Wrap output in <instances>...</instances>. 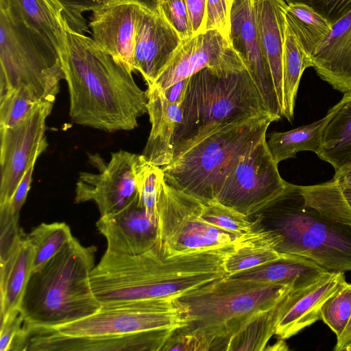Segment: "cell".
<instances>
[{"mask_svg":"<svg viewBox=\"0 0 351 351\" xmlns=\"http://www.w3.org/2000/svg\"><path fill=\"white\" fill-rule=\"evenodd\" d=\"M254 215L252 227L266 232L278 252L306 258L330 271H351V209L333 178L308 186L287 182Z\"/></svg>","mask_w":351,"mask_h":351,"instance_id":"obj_1","label":"cell"},{"mask_svg":"<svg viewBox=\"0 0 351 351\" xmlns=\"http://www.w3.org/2000/svg\"><path fill=\"white\" fill-rule=\"evenodd\" d=\"M241 240L178 254L158 239L140 254L106 250L90 272V286L101 304L176 298L225 278L224 260Z\"/></svg>","mask_w":351,"mask_h":351,"instance_id":"obj_2","label":"cell"},{"mask_svg":"<svg viewBox=\"0 0 351 351\" xmlns=\"http://www.w3.org/2000/svg\"><path fill=\"white\" fill-rule=\"evenodd\" d=\"M64 29L65 50L60 60L72 121L108 132L134 129L138 118L147 112V92L93 38L72 29L65 19Z\"/></svg>","mask_w":351,"mask_h":351,"instance_id":"obj_3","label":"cell"},{"mask_svg":"<svg viewBox=\"0 0 351 351\" xmlns=\"http://www.w3.org/2000/svg\"><path fill=\"white\" fill-rule=\"evenodd\" d=\"M96 251L95 246H84L73 237L32 272L20 309L27 339L32 332L73 322L100 308L90 283Z\"/></svg>","mask_w":351,"mask_h":351,"instance_id":"obj_4","label":"cell"},{"mask_svg":"<svg viewBox=\"0 0 351 351\" xmlns=\"http://www.w3.org/2000/svg\"><path fill=\"white\" fill-rule=\"evenodd\" d=\"M182 108L173 159L216 130L269 113L247 68H205L196 73L190 77Z\"/></svg>","mask_w":351,"mask_h":351,"instance_id":"obj_5","label":"cell"},{"mask_svg":"<svg viewBox=\"0 0 351 351\" xmlns=\"http://www.w3.org/2000/svg\"><path fill=\"white\" fill-rule=\"evenodd\" d=\"M279 119L267 113L209 134L160 167L164 180L204 204L214 201L230 168Z\"/></svg>","mask_w":351,"mask_h":351,"instance_id":"obj_6","label":"cell"},{"mask_svg":"<svg viewBox=\"0 0 351 351\" xmlns=\"http://www.w3.org/2000/svg\"><path fill=\"white\" fill-rule=\"evenodd\" d=\"M293 289L288 285L234 280L226 276L176 298L188 324L214 340L213 351L225 350L228 340L258 313L277 304Z\"/></svg>","mask_w":351,"mask_h":351,"instance_id":"obj_7","label":"cell"},{"mask_svg":"<svg viewBox=\"0 0 351 351\" xmlns=\"http://www.w3.org/2000/svg\"><path fill=\"white\" fill-rule=\"evenodd\" d=\"M0 29V95L21 90L35 103H54L65 80L58 53L6 8Z\"/></svg>","mask_w":351,"mask_h":351,"instance_id":"obj_8","label":"cell"},{"mask_svg":"<svg viewBox=\"0 0 351 351\" xmlns=\"http://www.w3.org/2000/svg\"><path fill=\"white\" fill-rule=\"evenodd\" d=\"M188 324L175 298L101 304L95 313L73 322L32 332L66 337H114L154 330H175Z\"/></svg>","mask_w":351,"mask_h":351,"instance_id":"obj_9","label":"cell"},{"mask_svg":"<svg viewBox=\"0 0 351 351\" xmlns=\"http://www.w3.org/2000/svg\"><path fill=\"white\" fill-rule=\"evenodd\" d=\"M202 202L161 178L156 204L158 239L171 254L204 250L241 240L238 234L215 227L200 217Z\"/></svg>","mask_w":351,"mask_h":351,"instance_id":"obj_10","label":"cell"},{"mask_svg":"<svg viewBox=\"0 0 351 351\" xmlns=\"http://www.w3.org/2000/svg\"><path fill=\"white\" fill-rule=\"evenodd\" d=\"M287 184L269 152L265 135L230 168L214 201L250 217L278 197Z\"/></svg>","mask_w":351,"mask_h":351,"instance_id":"obj_11","label":"cell"},{"mask_svg":"<svg viewBox=\"0 0 351 351\" xmlns=\"http://www.w3.org/2000/svg\"><path fill=\"white\" fill-rule=\"evenodd\" d=\"M97 173L80 172L76 182V203L93 201L100 216L116 213L139 193L142 174L147 161L143 155L124 150L112 153L106 165L98 155L90 156Z\"/></svg>","mask_w":351,"mask_h":351,"instance_id":"obj_12","label":"cell"},{"mask_svg":"<svg viewBox=\"0 0 351 351\" xmlns=\"http://www.w3.org/2000/svg\"><path fill=\"white\" fill-rule=\"evenodd\" d=\"M54 103L38 104L10 128H0V205L12 198L25 172L45 150L46 119Z\"/></svg>","mask_w":351,"mask_h":351,"instance_id":"obj_13","label":"cell"},{"mask_svg":"<svg viewBox=\"0 0 351 351\" xmlns=\"http://www.w3.org/2000/svg\"><path fill=\"white\" fill-rule=\"evenodd\" d=\"M205 68L241 69L246 66L233 48L231 40L219 31L210 29L182 41L166 66L150 85L165 89Z\"/></svg>","mask_w":351,"mask_h":351,"instance_id":"obj_14","label":"cell"},{"mask_svg":"<svg viewBox=\"0 0 351 351\" xmlns=\"http://www.w3.org/2000/svg\"><path fill=\"white\" fill-rule=\"evenodd\" d=\"M230 38L256 84L266 109L280 119L281 109L272 75L258 40L252 0H234Z\"/></svg>","mask_w":351,"mask_h":351,"instance_id":"obj_15","label":"cell"},{"mask_svg":"<svg viewBox=\"0 0 351 351\" xmlns=\"http://www.w3.org/2000/svg\"><path fill=\"white\" fill-rule=\"evenodd\" d=\"M143 3L138 0H123L96 9L93 11L89 23L97 45L130 73L136 71L135 35Z\"/></svg>","mask_w":351,"mask_h":351,"instance_id":"obj_16","label":"cell"},{"mask_svg":"<svg viewBox=\"0 0 351 351\" xmlns=\"http://www.w3.org/2000/svg\"><path fill=\"white\" fill-rule=\"evenodd\" d=\"M181 43L176 29L157 10L143 3L136 29L134 62L147 86L154 82Z\"/></svg>","mask_w":351,"mask_h":351,"instance_id":"obj_17","label":"cell"},{"mask_svg":"<svg viewBox=\"0 0 351 351\" xmlns=\"http://www.w3.org/2000/svg\"><path fill=\"white\" fill-rule=\"evenodd\" d=\"M108 250L130 255L144 253L158 240L157 223L147 215L140 194L123 208L100 216L96 222Z\"/></svg>","mask_w":351,"mask_h":351,"instance_id":"obj_18","label":"cell"},{"mask_svg":"<svg viewBox=\"0 0 351 351\" xmlns=\"http://www.w3.org/2000/svg\"><path fill=\"white\" fill-rule=\"evenodd\" d=\"M345 280V272L328 271L308 286L291 290L283 298L275 335L285 340L321 319L322 306Z\"/></svg>","mask_w":351,"mask_h":351,"instance_id":"obj_19","label":"cell"},{"mask_svg":"<svg viewBox=\"0 0 351 351\" xmlns=\"http://www.w3.org/2000/svg\"><path fill=\"white\" fill-rule=\"evenodd\" d=\"M174 330H154L121 337H66L44 332L27 338L29 351H161Z\"/></svg>","mask_w":351,"mask_h":351,"instance_id":"obj_20","label":"cell"},{"mask_svg":"<svg viewBox=\"0 0 351 351\" xmlns=\"http://www.w3.org/2000/svg\"><path fill=\"white\" fill-rule=\"evenodd\" d=\"M147 113L151 130L142 155L149 164L162 167L173 159L175 138L182 121V104L169 101L162 90L147 86Z\"/></svg>","mask_w":351,"mask_h":351,"instance_id":"obj_21","label":"cell"},{"mask_svg":"<svg viewBox=\"0 0 351 351\" xmlns=\"http://www.w3.org/2000/svg\"><path fill=\"white\" fill-rule=\"evenodd\" d=\"M312 60L322 80L343 95L351 94V12L332 25Z\"/></svg>","mask_w":351,"mask_h":351,"instance_id":"obj_22","label":"cell"},{"mask_svg":"<svg viewBox=\"0 0 351 351\" xmlns=\"http://www.w3.org/2000/svg\"><path fill=\"white\" fill-rule=\"evenodd\" d=\"M252 2L260 45L271 71L282 117V53L287 3L285 0H252Z\"/></svg>","mask_w":351,"mask_h":351,"instance_id":"obj_23","label":"cell"},{"mask_svg":"<svg viewBox=\"0 0 351 351\" xmlns=\"http://www.w3.org/2000/svg\"><path fill=\"white\" fill-rule=\"evenodd\" d=\"M0 8L8 9L61 59L66 34L62 8L56 0H0Z\"/></svg>","mask_w":351,"mask_h":351,"instance_id":"obj_24","label":"cell"},{"mask_svg":"<svg viewBox=\"0 0 351 351\" xmlns=\"http://www.w3.org/2000/svg\"><path fill=\"white\" fill-rule=\"evenodd\" d=\"M34 250L23 232L1 261V320L20 312L23 295L33 271Z\"/></svg>","mask_w":351,"mask_h":351,"instance_id":"obj_25","label":"cell"},{"mask_svg":"<svg viewBox=\"0 0 351 351\" xmlns=\"http://www.w3.org/2000/svg\"><path fill=\"white\" fill-rule=\"evenodd\" d=\"M326 271L328 270L306 258L286 254L278 260L226 277L285 285L293 289H299L312 284Z\"/></svg>","mask_w":351,"mask_h":351,"instance_id":"obj_26","label":"cell"},{"mask_svg":"<svg viewBox=\"0 0 351 351\" xmlns=\"http://www.w3.org/2000/svg\"><path fill=\"white\" fill-rule=\"evenodd\" d=\"M326 117L317 155L337 173L351 167V94H344Z\"/></svg>","mask_w":351,"mask_h":351,"instance_id":"obj_27","label":"cell"},{"mask_svg":"<svg viewBox=\"0 0 351 351\" xmlns=\"http://www.w3.org/2000/svg\"><path fill=\"white\" fill-rule=\"evenodd\" d=\"M313 67L310 57L285 20L282 53L283 110L282 117L291 122L300 81L304 71Z\"/></svg>","mask_w":351,"mask_h":351,"instance_id":"obj_28","label":"cell"},{"mask_svg":"<svg viewBox=\"0 0 351 351\" xmlns=\"http://www.w3.org/2000/svg\"><path fill=\"white\" fill-rule=\"evenodd\" d=\"M286 254L276 251L268 234L252 227L223 263L227 276L254 268L278 260Z\"/></svg>","mask_w":351,"mask_h":351,"instance_id":"obj_29","label":"cell"},{"mask_svg":"<svg viewBox=\"0 0 351 351\" xmlns=\"http://www.w3.org/2000/svg\"><path fill=\"white\" fill-rule=\"evenodd\" d=\"M326 117L287 132H272L269 134L267 145L269 152L278 164L294 158L297 153L310 151L317 154L321 147L322 132Z\"/></svg>","mask_w":351,"mask_h":351,"instance_id":"obj_30","label":"cell"},{"mask_svg":"<svg viewBox=\"0 0 351 351\" xmlns=\"http://www.w3.org/2000/svg\"><path fill=\"white\" fill-rule=\"evenodd\" d=\"M287 3L286 22L306 53L312 58L330 34L332 25L305 4L292 2Z\"/></svg>","mask_w":351,"mask_h":351,"instance_id":"obj_31","label":"cell"},{"mask_svg":"<svg viewBox=\"0 0 351 351\" xmlns=\"http://www.w3.org/2000/svg\"><path fill=\"white\" fill-rule=\"evenodd\" d=\"M283 298L271 308L256 315L242 329L231 337L227 341L224 351L264 350L271 337L275 335V328L281 313Z\"/></svg>","mask_w":351,"mask_h":351,"instance_id":"obj_32","label":"cell"},{"mask_svg":"<svg viewBox=\"0 0 351 351\" xmlns=\"http://www.w3.org/2000/svg\"><path fill=\"white\" fill-rule=\"evenodd\" d=\"M26 237L34 250L33 271L45 264L73 238L64 222L42 223Z\"/></svg>","mask_w":351,"mask_h":351,"instance_id":"obj_33","label":"cell"},{"mask_svg":"<svg viewBox=\"0 0 351 351\" xmlns=\"http://www.w3.org/2000/svg\"><path fill=\"white\" fill-rule=\"evenodd\" d=\"M201 218L207 223L238 234H245L252 229V221L244 215L216 201L202 203Z\"/></svg>","mask_w":351,"mask_h":351,"instance_id":"obj_34","label":"cell"},{"mask_svg":"<svg viewBox=\"0 0 351 351\" xmlns=\"http://www.w3.org/2000/svg\"><path fill=\"white\" fill-rule=\"evenodd\" d=\"M351 317V283L343 281L325 302L321 309V319L338 337Z\"/></svg>","mask_w":351,"mask_h":351,"instance_id":"obj_35","label":"cell"},{"mask_svg":"<svg viewBox=\"0 0 351 351\" xmlns=\"http://www.w3.org/2000/svg\"><path fill=\"white\" fill-rule=\"evenodd\" d=\"M214 340L203 330L187 324L175 330L161 351H210Z\"/></svg>","mask_w":351,"mask_h":351,"instance_id":"obj_36","label":"cell"},{"mask_svg":"<svg viewBox=\"0 0 351 351\" xmlns=\"http://www.w3.org/2000/svg\"><path fill=\"white\" fill-rule=\"evenodd\" d=\"M62 8V16L69 27L76 32L85 34L88 32L83 13L93 11L123 0H56ZM154 7L153 0H138Z\"/></svg>","mask_w":351,"mask_h":351,"instance_id":"obj_37","label":"cell"},{"mask_svg":"<svg viewBox=\"0 0 351 351\" xmlns=\"http://www.w3.org/2000/svg\"><path fill=\"white\" fill-rule=\"evenodd\" d=\"M38 104L21 90L0 95V128L14 126Z\"/></svg>","mask_w":351,"mask_h":351,"instance_id":"obj_38","label":"cell"},{"mask_svg":"<svg viewBox=\"0 0 351 351\" xmlns=\"http://www.w3.org/2000/svg\"><path fill=\"white\" fill-rule=\"evenodd\" d=\"M154 7L176 29L182 41L193 36L185 0H153Z\"/></svg>","mask_w":351,"mask_h":351,"instance_id":"obj_39","label":"cell"},{"mask_svg":"<svg viewBox=\"0 0 351 351\" xmlns=\"http://www.w3.org/2000/svg\"><path fill=\"white\" fill-rule=\"evenodd\" d=\"M163 172L160 167L147 162L139 186L141 201L148 217L157 223L156 204L159 183Z\"/></svg>","mask_w":351,"mask_h":351,"instance_id":"obj_40","label":"cell"},{"mask_svg":"<svg viewBox=\"0 0 351 351\" xmlns=\"http://www.w3.org/2000/svg\"><path fill=\"white\" fill-rule=\"evenodd\" d=\"M21 312L1 320L0 351H26L27 338Z\"/></svg>","mask_w":351,"mask_h":351,"instance_id":"obj_41","label":"cell"},{"mask_svg":"<svg viewBox=\"0 0 351 351\" xmlns=\"http://www.w3.org/2000/svg\"><path fill=\"white\" fill-rule=\"evenodd\" d=\"M234 0H207L206 31L216 29L230 39V14Z\"/></svg>","mask_w":351,"mask_h":351,"instance_id":"obj_42","label":"cell"},{"mask_svg":"<svg viewBox=\"0 0 351 351\" xmlns=\"http://www.w3.org/2000/svg\"><path fill=\"white\" fill-rule=\"evenodd\" d=\"M305 4L326 19L332 25L351 12V0H286Z\"/></svg>","mask_w":351,"mask_h":351,"instance_id":"obj_43","label":"cell"},{"mask_svg":"<svg viewBox=\"0 0 351 351\" xmlns=\"http://www.w3.org/2000/svg\"><path fill=\"white\" fill-rule=\"evenodd\" d=\"M34 168V165L25 172L10 201L0 205V211L8 213L12 217L19 216L31 186Z\"/></svg>","mask_w":351,"mask_h":351,"instance_id":"obj_44","label":"cell"},{"mask_svg":"<svg viewBox=\"0 0 351 351\" xmlns=\"http://www.w3.org/2000/svg\"><path fill=\"white\" fill-rule=\"evenodd\" d=\"M193 36L206 32L207 0H185Z\"/></svg>","mask_w":351,"mask_h":351,"instance_id":"obj_45","label":"cell"},{"mask_svg":"<svg viewBox=\"0 0 351 351\" xmlns=\"http://www.w3.org/2000/svg\"><path fill=\"white\" fill-rule=\"evenodd\" d=\"M189 80L190 77L182 80L161 90L169 101L182 104L185 97Z\"/></svg>","mask_w":351,"mask_h":351,"instance_id":"obj_46","label":"cell"},{"mask_svg":"<svg viewBox=\"0 0 351 351\" xmlns=\"http://www.w3.org/2000/svg\"><path fill=\"white\" fill-rule=\"evenodd\" d=\"M335 351H351V317L343 332L337 337Z\"/></svg>","mask_w":351,"mask_h":351,"instance_id":"obj_47","label":"cell"},{"mask_svg":"<svg viewBox=\"0 0 351 351\" xmlns=\"http://www.w3.org/2000/svg\"><path fill=\"white\" fill-rule=\"evenodd\" d=\"M333 179L337 182L341 187L351 186V167L335 173Z\"/></svg>","mask_w":351,"mask_h":351,"instance_id":"obj_48","label":"cell"},{"mask_svg":"<svg viewBox=\"0 0 351 351\" xmlns=\"http://www.w3.org/2000/svg\"><path fill=\"white\" fill-rule=\"evenodd\" d=\"M289 348L285 341V339H280L272 346H266L264 350L267 351H279V350H287Z\"/></svg>","mask_w":351,"mask_h":351,"instance_id":"obj_49","label":"cell"},{"mask_svg":"<svg viewBox=\"0 0 351 351\" xmlns=\"http://www.w3.org/2000/svg\"><path fill=\"white\" fill-rule=\"evenodd\" d=\"M343 195L351 209V186L341 187Z\"/></svg>","mask_w":351,"mask_h":351,"instance_id":"obj_50","label":"cell"}]
</instances>
